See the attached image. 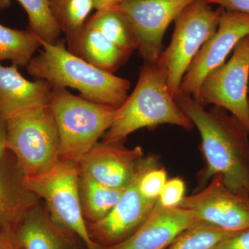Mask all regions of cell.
Instances as JSON below:
<instances>
[{
    "label": "cell",
    "instance_id": "6da1fadb",
    "mask_svg": "<svg viewBox=\"0 0 249 249\" xmlns=\"http://www.w3.org/2000/svg\"><path fill=\"white\" fill-rule=\"evenodd\" d=\"M174 98L200 134L205 166L196 191L219 175L230 191L249 199V132L245 126L224 108L212 106L207 110L179 91Z\"/></svg>",
    "mask_w": 249,
    "mask_h": 249
},
{
    "label": "cell",
    "instance_id": "7a4b0ae2",
    "mask_svg": "<svg viewBox=\"0 0 249 249\" xmlns=\"http://www.w3.org/2000/svg\"><path fill=\"white\" fill-rule=\"evenodd\" d=\"M40 43L42 50L26 67L36 79L45 80L53 89L78 90L80 97L115 108L128 97V80L93 66L72 53L62 41L40 40Z\"/></svg>",
    "mask_w": 249,
    "mask_h": 249
},
{
    "label": "cell",
    "instance_id": "3957f363",
    "mask_svg": "<svg viewBox=\"0 0 249 249\" xmlns=\"http://www.w3.org/2000/svg\"><path fill=\"white\" fill-rule=\"evenodd\" d=\"M163 124L187 131L194 127L170 93L163 67L157 61L145 62L133 92L116 109L115 119L103 142L121 143L139 129Z\"/></svg>",
    "mask_w": 249,
    "mask_h": 249
},
{
    "label": "cell",
    "instance_id": "277c9868",
    "mask_svg": "<svg viewBox=\"0 0 249 249\" xmlns=\"http://www.w3.org/2000/svg\"><path fill=\"white\" fill-rule=\"evenodd\" d=\"M49 105L58 126L60 160L77 165L111 127L117 109L64 88L52 89Z\"/></svg>",
    "mask_w": 249,
    "mask_h": 249
},
{
    "label": "cell",
    "instance_id": "5b68a950",
    "mask_svg": "<svg viewBox=\"0 0 249 249\" xmlns=\"http://www.w3.org/2000/svg\"><path fill=\"white\" fill-rule=\"evenodd\" d=\"M6 146L16 157L26 181L52 171L60 161V137L49 105L7 119Z\"/></svg>",
    "mask_w": 249,
    "mask_h": 249
},
{
    "label": "cell",
    "instance_id": "8992f818",
    "mask_svg": "<svg viewBox=\"0 0 249 249\" xmlns=\"http://www.w3.org/2000/svg\"><path fill=\"white\" fill-rule=\"evenodd\" d=\"M221 13L219 6L213 9L204 0H196L174 22L171 41L157 60L165 70L173 98L193 59L217 31Z\"/></svg>",
    "mask_w": 249,
    "mask_h": 249
},
{
    "label": "cell",
    "instance_id": "52a82bcc",
    "mask_svg": "<svg viewBox=\"0 0 249 249\" xmlns=\"http://www.w3.org/2000/svg\"><path fill=\"white\" fill-rule=\"evenodd\" d=\"M78 165L60 160L52 171L25 181L28 188L44 200L51 216L62 229L76 235L87 249H103L90 237L82 213L78 192Z\"/></svg>",
    "mask_w": 249,
    "mask_h": 249
},
{
    "label": "cell",
    "instance_id": "ba28073f",
    "mask_svg": "<svg viewBox=\"0 0 249 249\" xmlns=\"http://www.w3.org/2000/svg\"><path fill=\"white\" fill-rule=\"evenodd\" d=\"M249 35L237 44L227 62L206 76L193 98L204 107L224 108L249 132Z\"/></svg>",
    "mask_w": 249,
    "mask_h": 249
},
{
    "label": "cell",
    "instance_id": "9c48e42d",
    "mask_svg": "<svg viewBox=\"0 0 249 249\" xmlns=\"http://www.w3.org/2000/svg\"><path fill=\"white\" fill-rule=\"evenodd\" d=\"M196 0H125L115 9L130 24L139 55L147 62L158 60L165 31L181 12Z\"/></svg>",
    "mask_w": 249,
    "mask_h": 249
},
{
    "label": "cell",
    "instance_id": "30bf717a",
    "mask_svg": "<svg viewBox=\"0 0 249 249\" xmlns=\"http://www.w3.org/2000/svg\"><path fill=\"white\" fill-rule=\"evenodd\" d=\"M158 160L157 155L144 156L133 181L110 212L98 222L87 224L93 242L103 248L117 245L128 238L145 222L158 199H146L141 194L139 179L142 172Z\"/></svg>",
    "mask_w": 249,
    "mask_h": 249
},
{
    "label": "cell",
    "instance_id": "8fae6325",
    "mask_svg": "<svg viewBox=\"0 0 249 249\" xmlns=\"http://www.w3.org/2000/svg\"><path fill=\"white\" fill-rule=\"evenodd\" d=\"M248 35L249 15L222 8L217 31L193 59L178 91L196 97L206 76L222 66L237 44Z\"/></svg>",
    "mask_w": 249,
    "mask_h": 249
},
{
    "label": "cell",
    "instance_id": "7c38bea8",
    "mask_svg": "<svg viewBox=\"0 0 249 249\" xmlns=\"http://www.w3.org/2000/svg\"><path fill=\"white\" fill-rule=\"evenodd\" d=\"M180 207L191 211L200 222L229 231L249 229V199L229 189L221 175L191 196H185Z\"/></svg>",
    "mask_w": 249,
    "mask_h": 249
},
{
    "label": "cell",
    "instance_id": "4fadbf2b",
    "mask_svg": "<svg viewBox=\"0 0 249 249\" xmlns=\"http://www.w3.org/2000/svg\"><path fill=\"white\" fill-rule=\"evenodd\" d=\"M144 152L121 143L97 142L78 163L80 173L111 188H126L133 181Z\"/></svg>",
    "mask_w": 249,
    "mask_h": 249
},
{
    "label": "cell",
    "instance_id": "5bb4252c",
    "mask_svg": "<svg viewBox=\"0 0 249 249\" xmlns=\"http://www.w3.org/2000/svg\"><path fill=\"white\" fill-rule=\"evenodd\" d=\"M200 222L190 210L168 209L158 201L142 226L128 238L103 249H165L183 232Z\"/></svg>",
    "mask_w": 249,
    "mask_h": 249
},
{
    "label": "cell",
    "instance_id": "9a60e30c",
    "mask_svg": "<svg viewBox=\"0 0 249 249\" xmlns=\"http://www.w3.org/2000/svg\"><path fill=\"white\" fill-rule=\"evenodd\" d=\"M40 201L25 184L16 157L7 150L0 160V232L15 231Z\"/></svg>",
    "mask_w": 249,
    "mask_h": 249
},
{
    "label": "cell",
    "instance_id": "2e32d148",
    "mask_svg": "<svg viewBox=\"0 0 249 249\" xmlns=\"http://www.w3.org/2000/svg\"><path fill=\"white\" fill-rule=\"evenodd\" d=\"M52 89L45 80L26 79L17 65L0 64V116L6 121L22 111L48 105Z\"/></svg>",
    "mask_w": 249,
    "mask_h": 249
},
{
    "label": "cell",
    "instance_id": "e0dca14e",
    "mask_svg": "<svg viewBox=\"0 0 249 249\" xmlns=\"http://www.w3.org/2000/svg\"><path fill=\"white\" fill-rule=\"evenodd\" d=\"M22 249H72V234L51 216L45 204L39 203L15 231Z\"/></svg>",
    "mask_w": 249,
    "mask_h": 249
},
{
    "label": "cell",
    "instance_id": "ac0fdd59",
    "mask_svg": "<svg viewBox=\"0 0 249 249\" xmlns=\"http://www.w3.org/2000/svg\"><path fill=\"white\" fill-rule=\"evenodd\" d=\"M67 49L93 66L111 73L122 66L129 57L88 22L79 35L68 42Z\"/></svg>",
    "mask_w": 249,
    "mask_h": 249
},
{
    "label": "cell",
    "instance_id": "d6986e66",
    "mask_svg": "<svg viewBox=\"0 0 249 249\" xmlns=\"http://www.w3.org/2000/svg\"><path fill=\"white\" fill-rule=\"evenodd\" d=\"M127 188V187H126ZM126 188H111L80 173L78 192L82 213L87 224L101 220L114 208Z\"/></svg>",
    "mask_w": 249,
    "mask_h": 249
},
{
    "label": "cell",
    "instance_id": "ffe728a7",
    "mask_svg": "<svg viewBox=\"0 0 249 249\" xmlns=\"http://www.w3.org/2000/svg\"><path fill=\"white\" fill-rule=\"evenodd\" d=\"M108 40L130 55L138 49L133 30L124 14L117 9L96 11L87 21Z\"/></svg>",
    "mask_w": 249,
    "mask_h": 249
},
{
    "label": "cell",
    "instance_id": "44dd1931",
    "mask_svg": "<svg viewBox=\"0 0 249 249\" xmlns=\"http://www.w3.org/2000/svg\"><path fill=\"white\" fill-rule=\"evenodd\" d=\"M40 47V38L29 29L19 30L0 24V62L10 60L18 67H27Z\"/></svg>",
    "mask_w": 249,
    "mask_h": 249
},
{
    "label": "cell",
    "instance_id": "7402d4cb",
    "mask_svg": "<svg viewBox=\"0 0 249 249\" xmlns=\"http://www.w3.org/2000/svg\"><path fill=\"white\" fill-rule=\"evenodd\" d=\"M49 6L67 43L83 30L90 13L94 9L92 0H48Z\"/></svg>",
    "mask_w": 249,
    "mask_h": 249
},
{
    "label": "cell",
    "instance_id": "603a6c76",
    "mask_svg": "<svg viewBox=\"0 0 249 249\" xmlns=\"http://www.w3.org/2000/svg\"><path fill=\"white\" fill-rule=\"evenodd\" d=\"M29 18V30L41 40L54 43L62 34L51 11L48 0H18Z\"/></svg>",
    "mask_w": 249,
    "mask_h": 249
},
{
    "label": "cell",
    "instance_id": "cb8c5ba5",
    "mask_svg": "<svg viewBox=\"0 0 249 249\" xmlns=\"http://www.w3.org/2000/svg\"><path fill=\"white\" fill-rule=\"evenodd\" d=\"M213 225L198 222L178 236L165 249H212L232 233Z\"/></svg>",
    "mask_w": 249,
    "mask_h": 249
},
{
    "label": "cell",
    "instance_id": "d4e9b609",
    "mask_svg": "<svg viewBox=\"0 0 249 249\" xmlns=\"http://www.w3.org/2000/svg\"><path fill=\"white\" fill-rule=\"evenodd\" d=\"M167 180L166 170L160 168L159 160H157L149 165L141 175L138 183L139 191L146 199L157 200Z\"/></svg>",
    "mask_w": 249,
    "mask_h": 249
},
{
    "label": "cell",
    "instance_id": "484cf974",
    "mask_svg": "<svg viewBox=\"0 0 249 249\" xmlns=\"http://www.w3.org/2000/svg\"><path fill=\"white\" fill-rule=\"evenodd\" d=\"M186 184L182 178H175L167 180L159 196V204L168 209L178 207L185 197Z\"/></svg>",
    "mask_w": 249,
    "mask_h": 249
},
{
    "label": "cell",
    "instance_id": "4316f807",
    "mask_svg": "<svg viewBox=\"0 0 249 249\" xmlns=\"http://www.w3.org/2000/svg\"><path fill=\"white\" fill-rule=\"evenodd\" d=\"M212 249H249V229L233 232Z\"/></svg>",
    "mask_w": 249,
    "mask_h": 249
},
{
    "label": "cell",
    "instance_id": "83f0119b",
    "mask_svg": "<svg viewBox=\"0 0 249 249\" xmlns=\"http://www.w3.org/2000/svg\"><path fill=\"white\" fill-rule=\"evenodd\" d=\"M211 5H218L223 9L231 10L249 16V0H204Z\"/></svg>",
    "mask_w": 249,
    "mask_h": 249
},
{
    "label": "cell",
    "instance_id": "f1b7e54d",
    "mask_svg": "<svg viewBox=\"0 0 249 249\" xmlns=\"http://www.w3.org/2000/svg\"><path fill=\"white\" fill-rule=\"evenodd\" d=\"M0 249H22L14 231L0 232Z\"/></svg>",
    "mask_w": 249,
    "mask_h": 249
},
{
    "label": "cell",
    "instance_id": "f546056e",
    "mask_svg": "<svg viewBox=\"0 0 249 249\" xmlns=\"http://www.w3.org/2000/svg\"><path fill=\"white\" fill-rule=\"evenodd\" d=\"M94 9L96 11L115 9L125 0H92Z\"/></svg>",
    "mask_w": 249,
    "mask_h": 249
},
{
    "label": "cell",
    "instance_id": "4dcf8cb0",
    "mask_svg": "<svg viewBox=\"0 0 249 249\" xmlns=\"http://www.w3.org/2000/svg\"><path fill=\"white\" fill-rule=\"evenodd\" d=\"M6 146V121L0 116V160L7 152Z\"/></svg>",
    "mask_w": 249,
    "mask_h": 249
},
{
    "label": "cell",
    "instance_id": "1f68e13d",
    "mask_svg": "<svg viewBox=\"0 0 249 249\" xmlns=\"http://www.w3.org/2000/svg\"><path fill=\"white\" fill-rule=\"evenodd\" d=\"M11 6V0H0V12L9 9Z\"/></svg>",
    "mask_w": 249,
    "mask_h": 249
},
{
    "label": "cell",
    "instance_id": "d6a6232c",
    "mask_svg": "<svg viewBox=\"0 0 249 249\" xmlns=\"http://www.w3.org/2000/svg\"></svg>",
    "mask_w": 249,
    "mask_h": 249
},
{
    "label": "cell",
    "instance_id": "836d02e7",
    "mask_svg": "<svg viewBox=\"0 0 249 249\" xmlns=\"http://www.w3.org/2000/svg\"><path fill=\"white\" fill-rule=\"evenodd\" d=\"M248 92H249V91H248Z\"/></svg>",
    "mask_w": 249,
    "mask_h": 249
}]
</instances>
